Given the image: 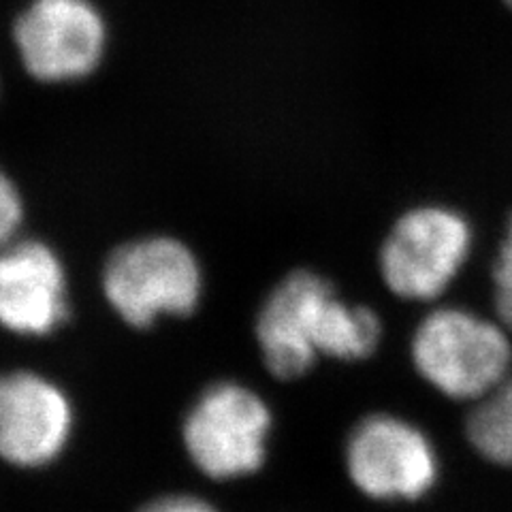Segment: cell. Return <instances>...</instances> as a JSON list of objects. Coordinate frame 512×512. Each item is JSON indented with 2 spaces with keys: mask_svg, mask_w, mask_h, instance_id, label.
Returning a JSON list of instances; mask_svg holds the SVG:
<instances>
[{
  "mask_svg": "<svg viewBox=\"0 0 512 512\" xmlns=\"http://www.w3.org/2000/svg\"><path fill=\"white\" fill-rule=\"evenodd\" d=\"M256 340L267 370L291 380L320 357L361 361L380 342V320L338 297L327 278L301 269L282 278L256 316Z\"/></svg>",
  "mask_w": 512,
  "mask_h": 512,
  "instance_id": "obj_1",
  "label": "cell"
},
{
  "mask_svg": "<svg viewBox=\"0 0 512 512\" xmlns=\"http://www.w3.org/2000/svg\"><path fill=\"white\" fill-rule=\"evenodd\" d=\"M412 361L442 395L478 402L510 374L506 327L463 308L429 312L412 338Z\"/></svg>",
  "mask_w": 512,
  "mask_h": 512,
  "instance_id": "obj_2",
  "label": "cell"
},
{
  "mask_svg": "<svg viewBox=\"0 0 512 512\" xmlns=\"http://www.w3.org/2000/svg\"><path fill=\"white\" fill-rule=\"evenodd\" d=\"M103 286L114 310L141 329L160 316L195 312L203 295V271L180 239L146 237L111 254Z\"/></svg>",
  "mask_w": 512,
  "mask_h": 512,
  "instance_id": "obj_3",
  "label": "cell"
},
{
  "mask_svg": "<svg viewBox=\"0 0 512 512\" xmlns=\"http://www.w3.org/2000/svg\"><path fill=\"white\" fill-rule=\"evenodd\" d=\"M470 220L446 205H419L399 216L378 256L389 291L408 301L438 299L470 259Z\"/></svg>",
  "mask_w": 512,
  "mask_h": 512,
  "instance_id": "obj_4",
  "label": "cell"
},
{
  "mask_svg": "<svg viewBox=\"0 0 512 512\" xmlns=\"http://www.w3.org/2000/svg\"><path fill=\"white\" fill-rule=\"evenodd\" d=\"M271 412L239 382L207 387L186 414L184 444L195 466L214 480L254 474L265 463Z\"/></svg>",
  "mask_w": 512,
  "mask_h": 512,
  "instance_id": "obj_5",
  "label": "cell"
},
{
  "mask_svg": "<svg viewBox=\"0 0 512 512\" xmlns=\"http://www.w3.org/2000/svg\"><path fill=\"white\" fill-rule=\"evenodd\" d=\"M346 468L374 500H419L436 485L438 453L423 429L393 414H372L348 438Z\"/></svg>",
  "mask_w": 512,
  "mask_h": 512,
  "instance_id": "obj_6",
  "label": "cell"
},
{
  "mask_svg": "<svg viewBox=\"0 0 512 512\" xmlns=\"http://www.w3.org/2000/svg\"><path fill=\"white\" fill-rule=\"evenodd\" d=\"M30 75L71 82L92 73L105 52V24L90 0H35L15 24Z\"/></svg>",
  "mask_w": 512,
  "mask_h": 512,
  "instance_id": "obj_7",
  "label": "cell"
},
{
  "mask_svg": "<svg viewBox=\"0 0 512 512\" xmlns=\"http://www.w3.org/2000/svg\"><path fill=\"white\" fill-rule=\"evenodd\" d=\"M73 410L64 393L37 374L0 376V457L20 468L54 461L67 446Z\"/></svg>",
  "mask_w": 512,
  "mask_h": 512,
  "instance_id": "obj_8",
  "label": "cell"
},
{
  "mask_svg": "<svg viewBox=\"0 0 512 512\" xmlns=\"http://www.w3.org/2000/svg\"><path fill=\"white\" fill-rule=\"evenodd\" d=\"M67 314V280L50 248L22 242L0 252V325L20 335H47Z\"/></svg>",
  "mask_w": 512,
  "mask_h": 512,
  "instance_id": "obj_9",
  "label": "cell"
},
{
  "mask_svg": "<svg viewBox=\"0 0 512 512\" xmlns=\"http://www.w3.org/2000/svg\"><path fill=\"white\" fill-rule=\"evenodd\" d=\"M468 440L478 455L512 468V372L470 412Z\"/></svg>",
  "mask_w": 512,
  "mask_h": 512,
  "instance_id": "obj_10",
  "label": "cell"
},
{
  "mask_svg": "<svg viewBox=\"0 0 512 512\" xmlns=\"http://www.w3.org/2000/svg\"><path fill=\"white\" fill-rule=\"evenodd\" d=\"M495 308H498L502 325L512 333V216L506 224L502 244L493 265Z\"/></svg>",
  "mask_w": 512,
  "mask_h": 512,
  "instance_id": "obj_11",
  "label": "cell"
},
{
  "mask_svg": "<svg viewBox=\"0 0 512 512\" xmlns=\"http://www.w3.org/2000/svg\"><path fill=\"white\" fill-rule=\"evenodd\" d=\"M22 220V201L18 190L9 182L7 175L0 171V244H5L7 239L20 227Z\"/></svg>",
  "mask_w": 512,
  "mask_h": 512,
  "instance_id": "obj_12",
  "label": "cell"
},
{
  "mask_svg": "<svg viewBox=\"0 0 512 512\" xmlns=\"http://www.w3.org/2000/svg\"><path fill=\"white\" fill-rule=\"evenodd\" d=\"M139 512H220L197 495H165L143 506Z\"/></svg>",
  "mask_w": 512,
  "mask_h": 512,
  "instance_id": "obj_13",
  "label": "cell"
},
{
  "mask_svg": "<svg viewBox=\"0 0 512 512\" xmlns=\"http://www.w3.org/2000/svg\"><path fill=\"white\" fill-rule=\"evenodd\" d=\"M504 3H506L510 9H512V0H504Z\"/></svg>",
  "mask_w": 512,
  "mask_h": 512,
  "instance_id": "obj_14",
  "label": "cell"
}]
</instances>
